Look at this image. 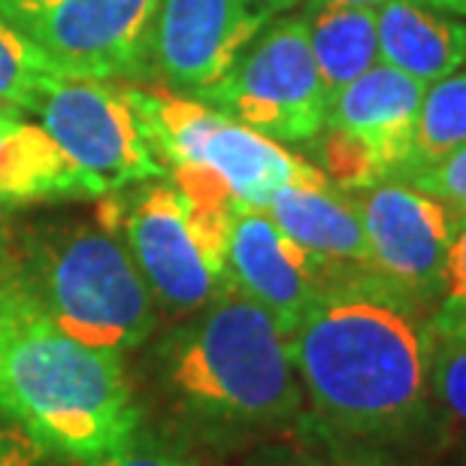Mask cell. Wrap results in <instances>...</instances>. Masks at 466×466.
Here are the masks:
<instances>
[{"mask_svg": "<svg viewBox=\"0 0 466 466\" xmlns=\"http://www.w3.org/2000/svg\"><path fill=\"white\" fill-rule=\"evenodd\" d=\"M424 309L372 273L333 282L288 337L303 394L333 433L390 442L433 415Z\"/></svg>", "mask_w": 466, "mask_h": 466, "instance_id": "6da1fadb", "label": "cell"}, {"mask_svg": "<svg viewBox=\"0 0 466 466\" xmlns=\"http://www.w3.org/2000/svg\"><path fill=\"white\" fill-rule=\"evenodd\" d=\"M152 367L170 412L212 442L276 433L303 415L288 333L230 285L164 333Z\"/></svg>", "mask_w": 466, "mask_h": 466, "instance_id": "7a4b0ae2", "label": "cell"}, {"mask_svg": "<svg viewBox=\"0 0 466 466\" xmlns=\"http://www.w3.org/2000/svg\"><path fill=\"white\" fill-rule=\"evenodd\" d=\"M0 412L43 451L82 463L139 427L121 354L67 337L34 306L0 333Z\"/></svg>", "mask_w": 466, "mask_h": 466, "instance_id": "3957f363", "label": "cell"}, {"mask_svg": "<svg viewBox=\"0 0 466 466\" xmlns=\"http://www.w3.org/2000/svg\"><path fill=\"white\" fill-rule=\"evenodd\" d=\"M27 300L52 328L86 346L125 354L157 324L143 273L100 221L58 218L18 233Z\"/></svg>", "mask_w": 466, "mask_h": 466, "instance_id": "277c9868", "label": "cell"}, {"mask_svg": "<svg viewBox=\"0 0 466 466\" xmlns=\"http://www.w3.org/2000/svg\"><path fill=\"white\" fill-rule=\"evenodd\" d=\"M237 200L191 170L148 179L100 198L97 221L125 242L157 312L176 321L228 288L225 242Z\"/></svg>", "mask_w": 466, "mask_h": 466, "instance_id": "5b68a950", "label": "cell"}, {"mask_svg": "<svg viewBox=\"0 0 466 466\" xmlns=\"http://www.w3.org/2000/svg\"><path fill=\"white\" fill-rule=\"evenodd\" d=\"M130 88L167 176L170 170H198L216 179L237 203L267 209L282 185L319 170L203 100L139 88L134 82Z\"/></svg>", "mask_w": 466, "mask_h": 466, "instance_id": "8992f818", "label": "cell"}, {"mask_svg": "<svg viewBox=\"0 0 466 466\" xmlns=\"http://www.w3.org/2000/svg\"><path fill=\"white\" fill-rule=\"evenodd\" d=\"M198 100L279 143L315 139L328 121L330 95L315 64L306 22L288 18L260 31Z\"/></svg>", "mask_w": 466, "mask_h": 466, "instance_id": "52a82bcc", "label": "cell"}, {"mask_svg": "<svg viewBox=\"0 0 466 466\" xmlns=\"http://www.w3.org/2000/svg\"><path fill=\"white\" fill-rule=\"evenodd\" d=\"M161 0H0V18L25 34L61 76L139 82L152 76Z\"/></svg>", "mask_w": 466, "mask_h": 466, "instance_id": "ba28073f", "label": "cell"}, {"mask_svg": "<svg viewBox=\"0 0 466 466\" xmlns=\"http://www.w3.org/2000/svg\"><path fill=\"white\" fill-rule=\"evenodd\" d=\"M36 113L97 198L137 182L167 179V167L155 155L130 82L116 86L61 76L40 97Z\"/></svg>", "mask_w": 466, "mask_h": 466, "instance_id": "9c48e42d", "label": "cell"}, {"mask_svg": "<svg viewBox=\"0 0 466 466\" xmlns=\"http://www.w3.org/2000/svg\"><path fill=\"white\" fill-rule=\"evenodd\" d=\"M427 86L390 64H376L330 100L321 164L346 191L379 185L403 170Z\"/></svg>", "mask_w": 466, "mask_h": 466, "instance_id": "30bf717a", "label": "cell"}, {"mask_svg": "<svg viewBox=\"0 0 466 466\" xmlns=\"http://www.w3.org/2000/svg\"><path fill=\"white\" fill-rule=\"evenodd\" d=\"M370 251V273L436 309L445 291L454 212L406 179H385L351 191Z\"/></svg>", "mask_w": 466, "mask_h": 466, "instance_id": "8fae6325", "label": "cell"}, {"mask_svg": "<svg viewBox=\"0 0 466 466\" xmlns=\"http://www.w3.org/2000/svg\"><path fill=\"white\" fill-rule=\"evenodd\" d=\"M258 0H161L152 34V73L176 95L212 88L264 31Z\"/></svg>", "mask_w": 466, "mask_h": 466, "instance_id": "7c38bea8", "label": "cell"}, {"mask_svg": "<svg viewBox=\"0 0 466 466\" xmlns=\"http://www.w3.org/2000/svg\"><path fill=\"white\" fill-rule=\"evenodd\" d=\"M228 285L273 315L288 337L333 285V276L288 239L267 209L237 203L225 242Z\"/></svg>", "mask_w": 466, "mask_h": 466, "instance_id": "4fadbf2b", "label": "cell"}, {"mask_svg": "<svg viewBox=\"0 0 466 466\" xmlns=\"http://www.w3.org/2000/svg\"><path fill=\"white\" fill-rule=\"evenodd\" d=\"M269 218L288 239L319 260L333 282L370 273V251L351 191L339 188L324 170L282 185L267 203Z\"/></svg>", "mask_w": 466, "mask_h": 466, "instance_id": "5bb4252c", "label": "cell"}, {"mask_svg": "<svg viewBox=\"0 0 466 466\" xmlns=\"http://www.w3.org/2000/svg\"><path fill=\"white\" fill-rule=\"evenodd\" d=\"M431 0H388L376 9L379 61L433 86L466 64V25L427 9Z\"/></svg>", "mask_w": 466, "mask_h": 466, "instance_id": "9a60e30c", "label": "cell"}, {"mask_svg": "<svg viewBox=\"0 0 466 466\" xmlns=\"http://www.w3.org/2000/svg\"><path fill=\"white\" fill-rule=\"evenodd\" d=\"M97 198L43 125H0V209Z\"/></svg>", "mask_w": 466, "mask_h": 466, "instance_id": "2e32d148", "label": "cell"}, {"mask_svg": "<svg viewBox=\"0 0 466 466\" xmlns=\"http://www.w3.org/2000/svg\"><path fill=\"white\" fill-rule=\"evenodd\" d=\"M306 27L319 73L330 100L354 79L379 64V25L376 9L315 0L306 9Z\"/></svg>", "mask_w": 466, "mask_h": 466, "instance_id": "e0dca14e", "label": "cell"}, {"mask_svg": "<svg viewBox=\"0 0 466 466\" xmlns=\"http://www.w3.org/2000/svg\"><path fill=\"white\" fill-rule=\"evenodd\" d=\"M466 146V70L451 73L433 86H427L415 121V139L409 161L394 179H409L451 152Z\"/></svg>", "mask_w": 466, "mask_h": 466, "instance_id": "ac0fdd59", "label": "cell"}, {"mask_svg": "<svg viewBox=\"0 0 466 466\" xmlns=\"http://www.w3.org/2000/svg\"><path fill=\"white\" fill-rule=\"evenodd\" d=\"M55 79H61L55 64L25 34L0 18V100L36 113L40 97Z\"/></svg>", "mask_w": 466, "mask_h": 466, "instance_id": "d6986e66", "label": "cell"}, {"mask_svg": "<svg viewBox=\"0 0 466 466\" xmlns=\"http://www.w3.org/2000/svg\"><path fill=\"white\" fill-rule=\"evenodd\" d=\"M431 397L466 440V337H431Z\"/></svg>", "mask_w": 466, "mask_h": 466, "instance_id": "ffe728a7", "label": "cell"}, {"mask_svg": "<svg viewBox=\"0 0 466 466\" xmlns=\"http://www.w3.org/2000/svg\"><path fill=\"white\" fill-rule=\"evenodd\" d=\"M431 337H466V209L454 212L445 291L427 319Z\"/></svg>", "mask_w": 466, "mask_h": 466, "instance_id": "44dd1931", "label": "cell"}, {"mask_svg": "<svg viewBox=\"0 0 466 466\" xmlns=\"http://www.w3.org/2000/svg\"><path fill=\"white\" fill-rule=\"evenodd\" d=\"M86 466H200L185 445L137 427L113 451L100 454Z\"/></svg>", "mask_w": 466, "mask_h": 466, "instance_id": "7402d4cb", "label": "cell"}, {"mask_svg": "<svg viewBox=\"0 0 466 466\" xmlns=\"http://www.w3.org/2000/svg\"><path fill=\"white\" fill-rule=\"evenodd\" d=\"M27 309H31V300L25 291L18 233L0 218V333Z\"/></svg>", "mask_w": 466, "mask_h": 466, "instance_id": "603a6c76", "label": "cell"}, {"mask_svg": "<svg viewBox=\"0 0 466 466\" xmlns=\"http://www.w3.org/2000/svg\"><path fill=\"white\" fill-rule=\"evenodd\" d=\"M406 182L421 188L424 194H431V198H436L440 203H445L451 212H463L466 209V146L458 148V152H451L449 157H442V161L412 173Z\"/></svg>", "mask_w": 466, "mask_h": 466, "instance_id": "cb8c5ba5", "label": "cell"}, {"mask_svg": "<svg viewBox=\"0 0 466 466\" xmlns=\"http://www.w3.org/2000/svg\"><path fill=\"white\" fill-rule=\"evenodd\" d=\"M43 458L40 442L0 412V466H40Z\"/></svg>", "mask_w": 466, "mask_h": 466, "instance_id": "d4e9b609", "label": "cell"}, {"mask_svg": "<svg viewBox=\"0 0 466 466\" xmlns=\"http://www.w3.org/2000/svg\"><path fill=\"white\" fill-rule=\"evenodd\" d=\"M242 466H330V463H324L319 454H312L309 449H300V445L269 442L251 454Z\"/></svg>", "mask_w": 466, "mask_h": 466, "instance_id": "484cf974", "label": "cell"}, {"mask_svg": "<svg viewBox=\"0 0 466 466\" xmlns=\"http://www.w3.org/2000/svg\"><path fill=\"white\" fill-rule=\"evenodd\" d=\"M25 109L15 106V104H6V100H0V125H13V121L22 118Z\"/></svg>", "mask_w": 466, "mask_h": 466, "instance_id": "4316f807", "label": "cell"}, {"mask_svg": "<svg viewBox=\"0 0 466 466\" xmlns=\"http://www.w3.org/2000/svg\"><path fill=\"white\" fill-rule=\"evenodd\" d=\"M260 6H267L269 13H282V9H291L297 0H258Z\"/></svg>", "mask_w": 466, "mask_h": 466, "instance_id": "83f0119b", "label": "cell"}, {"mask_svg": "<svg viewBox=\"0 0 466 466\" xmlns=\"http://www.w3.org/2000/svg\"><path fill=\"white\" fill-rule=\"evenodd\" d=\"M431 4H440V6H445V9H451V13L466 15V0H431Z\"/></svg>", "mask_w": 466, "mask_h": 466, "instance_id": "f1b7e54d", "label": "cell"}, {"mask_svg": "<svg viewBox=\"0 0 466 466\" xmlns=\"http://www.w3.org/2000/svg\"><path fill=\"white\" fill-rule=\"evenodd\" d=\"M315 4V0H309ZM339 4H354V6H370V9H379L381 4H388V0H339Z\"/></svg>", "mask_w": 466, "mask_h": 466, "instance_id": "f546056e", "label": "cell"}]
</instances>
